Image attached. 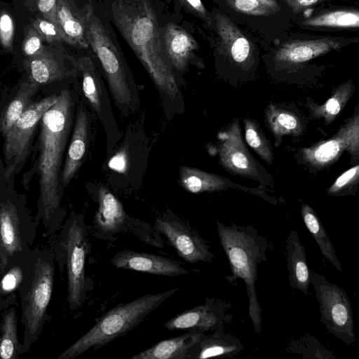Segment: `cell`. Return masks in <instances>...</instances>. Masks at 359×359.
Listing matches in <instances>:
<instances>
[{
  "label": "cell",
  "mask_w": 359,
  "mask_h": 359,
  "mask_svg": "<svg viewBox=\"0 0 359 359\" xmlns=\"http://www.w3.org/2000/svg\"><path fill=\"white\" fill-rule=\"evenodd\" d=\"M104 13L147 72L165 102L182 103L177 75L166 56L154 0H102Z\"/></svg>",
  "instance_id": "obj_1"
},
{
  "label": "cell",
  "mask_w": 359,
  "mask_h": 359,
  "mask_svg": "<svg viewBox=\"0 0 359 359\" xmlns=\"http://www.w3.org/2000/svg\"><path fill=\"white\" fill-rule=\"evenodd\" d=\"M74 106L71 91L63 89L58 94L57 101L45 112L40 121L36 160L39 195L34 218L38 225L43 224L46 236L53 235L63 219L60 207L62 163L72 128Z\"/></svg>",
  "instance_id": "obj_2"
},
{
  "label": "cell",
  "mask_w": 359,
  "mask_h": 359,
  "mask_svg": "<svg viewBox=\"0 0 359 359\" xmlns=\"http://www.w3.org/2000/svg\"><path fill=\"white\" fill-rule=\"evenodd\" d=\"M86 32L90 51L115 105L123 116L135 113L140 106L137 86L110 21L94 0L86 4Z\"/></svg>",
  "instance_id": "obj_3"
},
{
  "label": "cell",
  "mask_w": 359,
  "mask_h": 359,
  "mask_svg": "<svg viewBox=\"0 0 359 359\" xmlns=\"http://www.w3.org/2000/svg\"><path fill=\"white\" fill-rule=\"evenodd\" d=\"M217 228L231 273L226 278L231 283L238 278L244 281L248 298V313L254 330L259 333L262 330V318L255 283L259 264L267 260L268 241L250 225L232 224L226 226L217 222Z\"/></svg>",
  "instance_id": "obj_4"
},
{
  "label": "cell",
  "mask_w": 359,
  "mask_h": 359,
  "mask_svg": "<svg viewBox=\"0 0 359 359\" xmlns=\"http://www.w3.org/2000/svg\"><path fill=\"white\" fill-rule=\"evenodd\" d=\"M177 291V288H173L161 293L148 294L117 305L103 314L86 334L57 358L74 359L90 349L102 348L138 325Z\"/></svg>",
  "instance_id": "obj_5"
},
{
  "label": "cell",
  "mask_w": 359,
  "mask_h": 359,
  "mask_svg": "<svg viewBox=\"0 0 359 359\" xmlns=\"http://www.w3.org/2000/svg\"><path fill=\"white\" fill-rule=\"evenodd\" d=\"M211 1L264 48L294 27V15L285 0Z\"/></svg>",
  "instance_id": "obj_6"
},
{
  "label": "cell",
  "mask_w": 359,
  "mask_h": 359,
  "mask_svg": "<svg viewBox=\"0 0 359 359\" xmlns=\"http://www.w3.org/2000/svg\"><path fill=\"white\" fill-rule=\"evenodd\" d=\"M55 260L53 245L39 248L35 267L20 289L21 322L24 327L22 354L36 342L48 320L47 309L53 289Z\"/></svg>",
  "instance_id": "obj_7"
},
{
  "label": "cell",
  "mask_w": 359,
  "mask_h": 359,
  "mask_svg": "<svg viewBox=\"0 0 359 359\" xmlns=\"http://www.w3.org/2000/svg\"><path fill=\"white\" fill-rule=\"evenodd\" d=\"M53 247L60 271L65 264L67 266L69 308L72 311L77 310L86 299L85 265L88 241L81 216L72 215L66 221Z\"/></svg>",
  "instance_id": "obj_8"
},
{
  "label": "cell",
  "mask_w": 359,
  "mask_h": 359,
  "mask_svg": "<svg viewBox=\"0 0 359 359\" xmlns=\"http://www.w3.org/2000/svg\"><path fill=\"white\" fill-rule=\"evenodd\" d=\"M210 11L212 24L209 40L217 64L245 72L256 67L261 46L257 39L216 6Z\"/></svg>",
  "instance_id": "obj_9"
},
{
  "label": "cell",
  "mask_w": 359,
  "mask_h": 359,
  "mask_svg": "<svg viewBox=\"0 0 359 359\" xmlns=\"http://www.w3.org/2000/svg\"><path fill=\"white\" fill-rule=\"evenodd\" d=\"M359 38L287 32L265 50L263 58L278 68H297L331 51H339Z\"/></svg>",
  "instance_id": "obj_10"
},
{
  "label": "cell",
  "mask_w": 359,
  "mask_h": 359,
  "mask_svg": "<svg viewBox=\"0 0 359 359\" xmlns=\"http://www.w3.org/2000/svg\"><path fill=\"white\" fill-rule=\"evenodd\" d=\"M309 279L318 302L320 323L328 332L346 345L354 344L353 314L346 291L312 269H309Z\"/></svg>",
  "instance_id": "obj_11"
},
{
  "label": "cell",
  "mask_w": 359,
  "mask_h": 359,
  "mask_svg": "<svg viewBox=\"0 0 359 359\" xmlns=\"http://www.w3.org/2000/svg\"><path fill=\"white\" fill-rule=\"evenodd\" d=\"M58 100V95L46 97L29 104L4 135V176L10 180L24 162L32 136L45 112Z\"/></svg>",
  "instance_id": "obj_12"
},
{
  "label": "cell",
  "mask_w": 359,
  "mask_h": 359,
  "mask_svg": "<svg viewBox=\"0 0 359 359\" xmlns=\"http://www.w3.org/2000/svg\"><path fill=\"white\" fill-rule=\"evenodd\" d=\"M37 223L24 207L9 198L0 201V252L4 266L16 252L30 248Z\"/></svg>",
  "instance_id": "obj_13"
},
{
  "label": "cell",
  "mask_w": 359,
  "mask_h": 359,
  "mask_svg": "<svg viewBox=\"0 0 359 359\" xmlns=\"http://www.w3.org/2000/svg\"><path fill=\"white\" fill-rule=\"evenodd\" d=\"M76 66L81 74L83 95L104 128L110 151L119 138V130L102 72L90 50L76 61Z\"/></svg>",
  "instance_id": "obj_14"
},
{
  "label": "cell",
  "mask_w": 359,
  "mask_h": 359,
  "mask_svg": "<svg viewBox=\"0 0 359 359\" xmlns=\"http://www.w3.org/2000/svg\"><path fill=\"white\" fill-rule=\"evenodd\" d=\"M345 151L349 153L352 161L358 160L359 114L357 108L355 114L345 121L331 138L302 148L299 158L308 167L320 170L335 163Z\"/></svg>",
  "instance_id": "obj_15"
},
{
  "label": "cell",
  "mask_w": 359,
  "mask_h": 359,
  "mask_svg": "<svg viewBox=\"0 0 359 359\" xmlns=\"http://www.w3.org/2000/svg\"><path fill=\"white\" fill-rule=\"evenodd\" d=\"M154 229L164 235L178 255L189 263L210 262L215 258L208 241L176 217L163 215L157 217Z\"/></svg>",
  "instance_id": "obj_16"
},
{
  "label": "cell",
  "mask_w": 359,
  "mask_h": 359,
  "mask_svg": "<svg viewBox=\"0 0 359 359\" xmlns=\"http://www.w3.org/2000/svg\"><path fill=\"white\" fill-rule=\"evenodd\" d=\"M292 22L294 27L311 32L358 31L359 9L353 6L322 5L295 15Z\"/></svg>",
  "instance_id": "obj_17"
},
{
  "label": "cell",
  "mask_w": 359,
  "mask_h": 359,
  "mask_svg": "<svg viewBox=\"0 0 359 359\" xmlns=\"http://www.w3.org/2000/svg\"><path fill=\"white\" fill-rule=\"evenodd\" d=\"M218 154L221 165L233 175L258 180L257 164L245 147L238 119L218 135Z\"/></svg>",
  "instance_id": "obj_18"
},
{
  "label": "cell",
  "mask_w": 359,
  "mask_h": 359,
  "mask_svg": "<svg viewBox=\"0 0 359 359\" xmlns=\"http://www.w3.org/2000/svg\"><path fill=\"white\" fill-rule=\"evenodd\" d=\"M229 302L216 298H205V303L177 314L165 324L169 331L200 330L213 331L220 325L231 322L233 316Z\"/></svg>",
  "instance_id": "obj_19"
},
{
  "label": "cell",
  "mask_w": 359,
  "mask_h": 359,
  "mask_svg": "<svg viewBox=\"0 0 359 359\" xmlns=\"http://www.w3.org/2000/svg\"><path fill=\"white\" fill-rule=\"evenodd\" d=\"M163 48L175 74L187 71L190 64L203 67V61L196 52L199 46L195 38L184 28L171 21L161 22Z\"/></svg>",
  "instance_id": "obj_20"
},
{
  "label": "cell",
  "mask_w": 359,
  "mask_h": 359,
  "mask_svg": "<svg viewBox=\"0 0 359 359\" xmlns=\"http://www.w3.org/2000/svg\"><path fill=\"white\" fill-rule=\"evenodd\" d=\"M39 249L15 253L0 271V310L18 304L20 289L35 267Z\"/></svg>",
  "instance_id": "obj_21"
},
{
  "label": "cell",
  "mask_w": 359,
  "mask_h": 359,
  "mask_svg": "<svg viewBox=\"0 0 359 359\" xmlns=\"http://www.w3.org/2000/svg\"><path fill=\"white\" fill-rule=\"evenodd\" d=\"M111 264L116 268L144 272L165 276H180L189 271L178 262L162 256L123 250L116 253L111 259Z\"/></svg>",
  "instance_id": "obj_22"
},
{
  "label": "cell",
  "mask_w": 359,
  "mask_h": 359,
  "mask_svg": "<svg viewBox=\"0 0 359 359\" xmlns=\"http://www.w3.org/2000/svg\"><path fill=\"white\" fill-rule=\"evenodd\" d=\"M90 121L89 112L81 102L77 107L72 134L62 168V187L69 184L81 165L88 143Z\"/></svg>",
  "instance_id": "obj_23"
},
{
  "label": "cell",
  "mask_w": 359,
  "mask_h": 359,
  "mask_svg": "<svg viewBox=\"0 0 359 359\" xmlns=\"http://www.w3.org/2000/svg\"><path fill=\"white\" fill-rule=\"evenodd\" d=\"M204 332L189 330V332L165 339L135 354L132 359H191V353Z\"/></svg>",
  "instance_id": "obj_24"
},
{
  "label": "cell",
  "mask_w": 359,
  "mask_h": 359,
  "mask_svg": "<svg viewBox=\"0 0 359 359\" xmlns=\"http://www.w3.org/2000/svg\"><path fill=\"white\" fill-rule=\"evenodd\" d=\"M285 255L290 286L305 295L310 294L309 267L306 251L296 230H292L285 241Z\"/></svg>",
  "instance_id": "obj_25"
},
{
  "label": "cell",
  "mask_w": 359,
  "mask_h": 359,
  "mask_svg": "<svg viewBox=\"0 0 359 359\" xmlns=\"http://www.w3.org/2000/svg\"><path fill=\"white\" fill-rule=\"evenodd\" d=\"M225 325L216 328L209 335H203L194 347L191 359L208 358H233L244 348L242 342L233 335L226 332Z\"/></svg>",
  "instance_id": "obj_26"
},
{
  "label": "cell",
  "mask_w": 359,
  "mask_h": 359,
  "mask_svg": "<svg viewBox=\"0 0 359 359\" xmlns=\"http://www.w3.org/2000/svg\"><path fill=\"white\" fill-rule=\"evenodd\" d=\"M127 218L121 203L107 189L101 187L98 191V211L95 222L100 230L105 232L121 231Z\"/></svg>",
  "instance_id": "obj_27"
},
{
  "label": "cell",
  "mask_w": 359,
  "mask_h": 359,
  "mask_svg": "<svg viewBox=\"0 0 359 359\" xmlns=\"http://www.w3.org/2000/svg\"><path fill=\"white\" fill-rule=\"evenodd\" d=\"M264 113L266 123L275 138L276 147L280 145L283 136L297 137L304 131L302 121L290 110L269 104Z\"/></svg>",
  "instance_id": "obj_28"
},
{
  "label": "cell",
  "mask_w": 359,
  "mask_h": 359,
  "mask_svg": "<svg viewBox=\"0 0 359 359\" xmlns=\"http://www.w3.org/2000/svg\"><path fill=\"white\" fill-rule=\"evenodd\" d=\"M180 182L187 191L200 194L224 190L231 182L214 173L182 166L180 169Z\"/></svg>",
  "instance_id": "obj_29"
},
{
  "label": "cell",
  "mask_w": 359,
  "mask_h": 359,
  "mask_svg": "<svg viewBox=\"0 0 359 359\" xmlns=\"http://www.w3.org/2000/svg\"><path fill=\"white\" fill-rule=\"evenodd\" d=\"M355 87L352 81L340 84L323 104L308 101L306 105L316 118H323L325 125L332 123L354 94Z\"/></svg>",
  "instance_id": "obj_30"
},
{
  "label": "cell",
  "mask_w": 359,
  "mask_h": 359,
  "mask_svg": "<svg viewBox=\"0 0 359 359\" xmlns=\"http://www.w3.org/2000/svg\"><path fill=\"white\" fill-rule=\"evenodd\" d=\"M301 215L304 224L317 243L324 257L339 271L343 269L334 250L331 240L315 210L308 204L302 203Z\"/></svg>",
  "instance_id": "obj_31"
},
{
  "label": "cell",
  "mask_w": 359,
  "mask_h": 359,
  "mask_svg": "<svg viewBox=\"0 0 359 359\" xmlns=\"http://www.w3.org/2000/svg\"><path fill=\"white\" fill-rule=\"evenodd\" d=\"M17 322L16 309L13 306L3 310L0 323V359H18L22 355Z\"/></svg>",
  "instance_id": "obj_32"
},
{
  "label": "cell",
  "mask_w": 359,
  "mask_h": 359,
  "mask_svg": "<svg viewBox=\"0 0 359 359\" xmlns=\"http://www.w3.org/2000/svg\"><path fill=\"white\" fill-rule=\"evenodd\" d=\"M37 90L38 84L36 83L27 82L21 85L15 97L7 106L1 117L0 129L4 135L8 131L29 105V102Z\"/></svg>",
  "instance_id": "obj_33"
},
{
  "label": "cell",
  "mask_w": 359,
  "mask_h": 359,
  "mask_svg": "<svg viewBox=\"0 0 359 359\" xmlns=\"http://www.w3.org/2000/svg\"><path fill=\"white\" fill-rule=\"evenodd\" d=\"M287 350L292 353L301 355L303 358L335 359L337 358L315 337L308 334L297 339H292Z\"/></svg>",
  "instance_id": "obj_34"
},
{
  "label": "cell",
  "mask_w": 359,
  "mask_h": 359,
  "mask_svg": "<svg viewBox=\"0 0 359 359\" xmlns=\"http://www.w3.org/2000/svg\"><path fill=\"white\" fill-rule=\"evenodd\" d=\"M243 123L247 143L261 158L271 164L273 160L272 148L259 124L248 118H244Z\"/></svg>",
  "instance_id": "obj_35"
},
{
  "label": "cell",
  "mask_w": 359,
  "mask_h": 359,
  "mask_svg": "<svg viewBox=\"0 0 359 359\" xmlns=\"http://www.w3.org/2000/svg\"><path fill=\"white\" fill-rule=\"evenodd\" d=\"M359 180V165L351 168L342 173L327 190L330 196H342L354 194Z\"/></svg>",
  "instance_id": "obj_36"
},
{
  "label": "cell",
  "mask_w": 359,
  "mask_h": 359,
  "mask_svg": "<svg viewBox=\"0 0 359 359\" xmlns=\"http://www.w3.org/2000/svg\"><path fill=\"white\" fill-rule=\"evenodd\" d=\"M32 79L37 84H44L62 78V74L57 65L43 59H35L30 64Z\"/></svg>",
  "instance_id": "obj_37"
},
{
  "label": "cell",
  "mask_w": 359,
  "mask_h": 359,
  "mask_svg": "<svg viewBox=\"0 0 359 359\" xmlns=\"http://www.w3.org/2000/svg\"><path fill=\"white\" fill-rule=\"evenodd\" d=\"M191 15L198 18L205 29L210 30L212 20L210 11L207 9L201 0H176Z\"/></svg>",
  "instance_id": "obj_38"
},
{
  "label": "cell",
  "mask_w": 359,
  "mask_h": 359,
  "mask_svg": "<svg viewBox=\"0 0 359 359\" xmlns=\"http://www.w3.org/2000/svg\"><path fill=\"white\" fill-rule=\"evenodd\" d=\"M292 10L293 14L297 15L306 9L322 6L323 4L332 0H285Z\"/></svg>",
  "instance_id": "obj_39"
},
{
  "label": "cell",
  "mask_w": 359,
  "mask_h": 359,
  "mask_svg": "<svg viewBox=\"0 0 359 359\" xmlns=\"http://www.w3.org/2000/svg\"><path fill=\"white\" fill-rule=\"evenodd\" d=\"M13 33V24L12 19L7 14L0 17V38L5 46L11 44Z\"/></svg>",
  "instance_id": "obj_40"
},
{
  "label": "cell",
  "mask_w": 359,
  "mask_h": 359,
  "mask_svg": "<svg viewBox=\"0 0 359 359\" xmlns=\"http://www.w3.org/2000/svg\"><path fill=\"white\" fill-rule=\"evenodd\" d=\"M41 47V40L36 36L29 37L25 43L24 51L27 55H34Z\"/></svg>",
  "instance_id": "obj_41"
},
{
  "label": "cell",
  "mask_w": 359,
  "mask_h": 359,
  "mask_svg": "<svg viewBox=\"0 0 359 359\" xmlns=\"http://www.w3.org/2000/svg\"><path fill=\"white\" fill-rule=\"evenodd\" d=\"M39 29L44 34L50 36H56L57 32L53 23L42 20L39 22Z\"/></svg>",
  "instance_id": "obj_42"
},
{
  "label": "cell",
  "mask_w": 359,
  "mask_h": 359,
  "mask_svg": "<svg viewBox=\"0 0 359 359\" xmlns=\"http://www.w3.org/2000/svg\"><path fill=\"white\" fill-rule=\"evenodd\" d=\"M56 0H39L38 8L42 13L50 12L55 6Z\"/></svg>",
  "instance_id": "obj_43"
},
{
  "label": "cell",
  "mask_w": 359,
  "mask_h": 359,
  "mask_svg": "<svg viewBox=\"0 0 359 359\" xmlns=\"http://www.w3.org/2000/svg\"><path fill=\"white\" fill-rule=\"evenodd\" d=\"M4 268L2 257L0 252V271Z\"/></svg>",
  "instance_id": "obj_44"
}]
</instances>
